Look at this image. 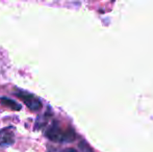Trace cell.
Here are the masks:
<instances>
[{
	"instance_id": "cell-1",
	"label": "cell",
	"mask_w": 153,
	"mask_h": 152,
	"mask_svg": "<svg viewBox=\"0 0 153 152\" xmlns=\"http://www.w3.org/2000/svg\"><path fill=\"white\" fill-rule=\"evenodd\" d=\"M45 136L52 142L71 143L75 140V131L70 127L62 128L57 121H53L45 131Z\"/></svg>"
},
{
	"instance_id": "cell-2",
	"label": "cell",
	"mask_w": 153,
	"mask_h": 152,
	"mask_svg": "<svg viewBox=\"0 0 153 152\" xmlns=\"http://www.w3.org/2000/svg\"><path fill=\"white\" fill-rule=\"evenodd\" d=\"M14 94L18 98H20L26 104L27 108L30 110H32V112H36V110L42 108V102L33 94H30L27 91H24V90H21V89H16Z\"/></svg>"
},
{
	"instance_id": "cell-3",
	"label": "cell",
	"mask_w": 153,
	"mask_h": 152,
	"mask_svg": "<svg viewBox=\"0 0 153 152\" xmlns=\"http://www.w3.org/2000/svg\"><path fill=\"white\" fill-rule=\"evenodd\" d=\"M15 143L14 127H5L0 129V147H5Z\"/></svg>"
},
{
	"instance_id": "cell-4",
	"label": "cell",
	"mask_w": 153,
	"mask_h": 152,
	"mask_svg": "<svg viewBox=\"0 0 153 152\" xmlns=\"http://www.w3.org/2000/svg\"><path fill=\"white\" fill-rule=\"evenodd\" d=\"M0 103L3 104L4 106H7V108H12V110H20L21 108H22V106H21L18 102H16L15 100L10 99V98H7V97L0 98Z\"/></svg>"
},
{
	"instance_id": "cell-5",
	"label": "cell",
	"mask_w": 153,
	"mask_h": 152,
	"mask_svg": "<svg viewBox=\"0 0 153 152\" xmlns=\"http://www.w3.org/2000/svg\"><path fill=\"white\" fill-rule=\"evenodd\" d=\"M62 152H77L75 149H72V148H70V149H65Z\"/></svg>"
}]
</instances>
